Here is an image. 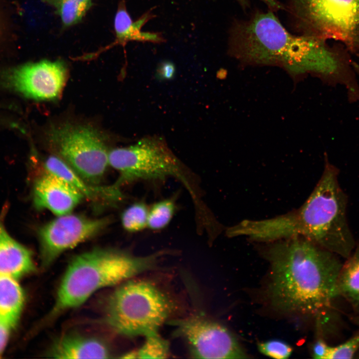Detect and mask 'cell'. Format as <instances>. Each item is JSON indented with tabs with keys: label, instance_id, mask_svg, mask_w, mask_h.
Instances as JSON below:
<instances>
[{
	"label": "cell",
	"instance_id": "6da1fadb",
	"mask_svg": "<svg viewBox=\"0 0 359 359\" xmlns=\"http://www.w3.org/2000/svg\"><path fill=\"white\" fill-rule=\"evenodd\" d=\"M264 243L271 306L287 314L315 317L319 325L339 320L335 303L340 257L301 237Z\"/></svg>",
	"mask_w": 359,
	"mask_h": 359
},
{
	"label": "cell",
	"instance_id": "7a4b0ae2",
	"mask_svg": "<svg viewBox=\"0 0 359 359\" xmlns=\"http://www.w3.org/2000/svg\"><path fill=\"white\" fill-rule=\"evenodd\" d=\"M229 52L247 64L280 66L295 78L312 73L346 89L356 81L347 53L330 47L323 39L291 34L271 11L257 14L235 27Z\"/></svg>",
	"mask_w": 359,
	"mask_h": 359
},
{
	"label": "cell",
	"instance_id": "3957f363",
	"mask_svg": "<svg viewBox=\"0 0 359 359\" xmlns=\"http://www.w3.org/2000/svg\"><path fill=\"white\" fill-rule=\"evenodd\" d=\"M165 252L137 256L116 249L97 248L75 256L61 279L47 319L79 307L101 289L152 269Z\"/></svg>",
	"mask_w": 359,
	"mask_h": 359
},
{
	"label": "cell",
	"instance_id": "277c9868",
	"mask_svg": "<svg viewBox=\"0 0 359 359\" xmlns=\"http://www.w3.org/2000/svg\"><path fill=\"white\" fill-rule=\"evenodd\" d=\"M176 308L173 300L156 284L132 278L108 296L101 321L120 335L145 337L159 332Z\"/></svg>",
	"mask_w": 359,
	"mask_h": 359
},
{
	"label": "cell",
	"instance_id": "5b68a950",
	"mask_svg": "<svg viewBox=\"0 0 359 359\" xmlns=\"http://www.w3.org/2000/svg\"><path fill=\"white\" fill-rule=\"evenodd\" d=\"M109 165L120 173L116 184L137 180H164L176 178L191 196L195 209L203 202L195 176L174 154L163 136L148 135L137 143L109 152Z\"/></svg>",
	"mask_w": 359,
	"mask_h": 359
},
{
	"label": "cell",
	"instance_id": "8992f818",
	"mask_svg": "<svg viewBox=\"0 0 359 359\" xmlns=\"http://www.w3.org/2000/svg\"><path fill=\"white\" fill-rule=\"evenodd\" d=\"M292 12L304 34L339 41L359 52V0H291Z\"/></svg>",
	"mask_w": 359,
	"mask_h": 359
},
{
	"label": "cell",
	"instance_id": "52a82bcc",
	"mask_svg": "<svg viewBox=\"0 0 359 359\" xmlns=\"http://www.w3.org/2000/svg\"><path fill=\"white\" fill-rule=\"evenodd\" d=\"M52 152L82 179L96 185L109 165V152L103 135L88 125L64 123L52 126L47 134Z\"/></svg>",
	"mask_w": 359,
	"mask_h": 359
},
{
	"label": "cell",
	"instance_id": "ba28073f",
	"mask_svg": "<svg viewBox=\"0 0 359 359\" xmlns=\"http://www.w3.org/2000/svg\"><path fill=\"white\" fill-rule=\"evenodd\" d=\"M175 336L184 339L196 359H245L247 355L230 331L200 314L169 322Z\"/></svg>",
	"mask_w": 359,
	"mask_h": 359
},
{
	"label": "cell",
	"instance_id": "9c48e42d",
	"mask_svg": "<svg viewBox=\"0 0 359 359\" xmlns=\"http://www.w3.org/2000/svg\"><path fill=\"white\" fill-rule=\"evenodd\" d=\"M109 223L106 218L70 214L58 216L39 230L42 265L47 267L64 252L94 237Z\"/></svg>",
	"mask_w": 359,
	"mask_h": 359
},
{
	"label": "cell",
	"instance_id": "30bf717a",
	"mask_svg": "<svg viewBox=\"0 0 359 359\" xmlns=\"http://www.w3.org/2000/svg\"><path fill=\"white\" fill-rule=\"evenodd\" d=\"M66 66L62 60H43L3 71L1 84L27 97L36 100L57 98L65 83Z\"/></svg>",
	"mask_w": 359,
	"mask_h": 359
},
{
	"label": "cell",
	"instance_id": "8fae6325",
	"mask_svg": "<svg viewBox=\"0 0 359 359\" xmlns=\"http://www.w3.org/2000/svg\"><path fill=\"white\" fill-rule=\"evenodd\" d=\"M33 187V200L39 209L58 216L70 213L85 197L76 188L57 175L45 171Z\"/></svg>",
	"mask_w": 359,
	"mask_h": 359
},
{
	"label": "cell",
	"instance_id": "7c38bea8",
	"mask_svg": "<svg viewBox=\"0 0 359 359\" xmlns=\"http://www.w3.org/2000/svg\"><path fill=\"white\" fill-rule=\"evenodd\" d=\"M48 355L56 359H106L111 353L107 344L99 339L69 333L53 342Z\"/></svg>",
	"mask_w": 359,
	"mask_h": 359
},
{
	"label": "cell",
	"instance_id": "4fadbf2b",
	"mask_svg": "<svg viewBox=\"0 0 359 359\" xmlns=\"http://www.w3.org/2000/svg\"><path fill=\"white\" fill-rule=\"evenodd\" d=\"M35 270L31 252L14 239L0 220V275L18 279Z\"/></svg>",
	"mask_w": 359,
	"mask_h": 359
},
{
	"label": "cell",
	"instance_id": "5bb4252c",
	"mask_svg": "<svg viewBox=\"0 0 359 359\" xmlns=\"http://www.w3.org/2000/svg\"><path fill=\"white\" fill-rule=\"evenodd\" d=\"M45 171L59 177L76 188L84 196L91 200L105 199L117 200L122 197L119 186H101L92 185L82 179L65 162L57 156L48 157L44 164Z\"/></svg>",
	"mask_w": 359,
	"mask_h": 359
},
{
	"label": "cell",
	"instance_id": "9a60e30c",
	"mask_svg": "<svg viewBox=\"0 0 359 359\" xmlns=\"http://www.w3.org/2000/svg\"><path fill=\"white\" fill-rule=\"evenodd\" d=\"M341 268L336 295L347 304L351 319L359 325V242Z\"/></svg>",
	"mask_w": 359,
	"mask_h": 359
},
{
	"label": "cell",
	"instance_id": "2e32d148",
	"mask_svg": "<svg viewBox=\"0 0 359 359\" xmlns=\"http://www.w3.org/2000/svg\"><path fill=\"white\" fill-rule=\"evenodd\" d=\"M153 16L151 12H148L137 21H134L126 8L125 3H121L114 20L117 40L121 43L131 40L153 43L163 42L164 38L159 33L143 32L141 30L143 26Z\"/></svg>",
	"mask_w": 359,
	"mask_h": 359
},
{
	"label": "cell",
	"instance_id": "e0dca14e",
	"mask_svg": "<svg viewBox=\"0 0 359 359\" xmlns=\"http://www.w3.org/2000/svg\"><path fill=\"white\" fill-rule=\"evenodd\" d=\"M25 301L18 279L0 275V319L15 327Z\"/></svg>",
	"mask_w": 359,
	"mask_h": 359
},
{
	"label": "cell",
	"instance_id": "ac0fdd59",
	"mask_svg": "<svg viewBox=\"0 0 359 359\" xmlns=\"http://www.w3.org/2000/svg\"><path fill=\"white\" fill-rule=\"evenodd\" d=\"M143 345L138 350L124 355L128 359H166L170 355L168 341L159 332L150 333L145 337Z\"/></svg>",
	"mask_w": 359,
	"mask_h": 359
},
{
	"label": "cell",
	"instance_id": "d6986e66",
	"mask_svg": "<svg viewBox=\"0 0 359 359\" xmlns=\"http://www.w3.org/2000/svg\"><path fill=\"white\" fill-rule=\"evenodd\" d=\"M52 6L60 16L63 25L69 27L81 21L91 5L77 0H43Z\"/></svg>",
	"mask_w": 359,
	"mask_h": 359
},
{
	"label": "cell",
	"instance_id": "ffe728a7",
	"mask_svg": "<svg viewBox=\"0 0 359 359\" xmlns=\"http://www.w3.org/2000/svg\"><path fill=\"white\" fill-rule=\"evenodd\" d=\"M176 209L175 199L160 200L149 208L147 227L154 230L166 227L170 222Z\"/></svg>",
	"mask_w": 359,
	"mask_h": 359
},
{
	"label": "cell",
	"instance_id": "44dd1931",
	"mask_svg": "<svg viewBox=\"0 0 359 359\" xmlns=\"http://www.w3.org/2000/svg\"><path fill=\"white\" fill-rule=\"evenodd\" d=\"M149 208L144 202H136L129 206L121 215L123 228L133 232L147 227Z\"/></svg>",
	"mask_w": 359,
	"mask_h": 359
},
{
	"label": "cell",
	"instance_id": "7402d4cb",
	"mask_svg": "<svg viewBox=\"0 0 359 359\" xmlns=\"http://www.w3.org/2000/svg\"><path fill=\"white\" fill-rule=\"evenodd\" d=\"M359 353V328L347 340L336 346L328 344L325 359H353Z\"/></svg>",
	"mask_w": 359,
	"mask_h": 359
},
{
	"label": "cell",
	"instance_id": "603a6c76",
	"mask_svg": "<svg viewBox=\"0 0 359 359\" xmlns=\"http://www.w3.org/2000/svg\"><path fill=\"white\" fill-rule=\"evenodd\" d=\"M258 348L263 355L277 359L288 358L292 352V348L288 344L278 340L259 343Z\"/></svg>",
	"mask_w": 359,
	"mask_h": 359
},
{
	"label": "cell",
	"instance_id": "cb8c5ba5",
	"mask_svg": "<svg viewBox=\"0 0 359 359\" xmlns=\"http://www.w3.org/2000/svg\"><path fill=\"white\" fill-rule=\"evenodd\" d=\"M14 327L0 319V358L7 346L12 330Z\"/></svg>",
	"mask_w": 359,
	"mask_h": 359
},
{
	"label": "cell",
	"instance_id": "d4e9b609",
	"mask_svg": "<svg viewBox=\"0 0 359 359\" xmlns=\"http://www.w3.org/2000/svg\"><path fill=\"white\" fill-rule=\"evenodd\" d=\"M175 73V67L170 62H165L160 65L157 75L160 80L171 79Z\"/></svg>",
	"mask_w": 359,
	"mask_h": 359
},
{
	"label": "cell",
	"instance_id": "484cf974",
	"mask_svg": "<svg viewBox=\"0 0 359 359\" xmlns=\"http://www.w3.org/2000/svg\"><path fill=\"white\" fill-rule=\"evenodd\" d=\"M328 344L323 339L319 338L312 348V356L315 359H325Z\"/></svg>",
	"mask_w": 359,
	"mask_h": 359
},
{
	"label": "cell",
	"instance_id": "4316f807",
	"mask_svg": "<svg viewBox=\"0 0 359 359\" xmlns=\"http://www.w3.org/2000/svg\"><path fill=\"white\" fill-rule=\"evenodd\" d=\"M269 6L274 8L279 9L281 8V5L276 0H261Z\"/></svg>",
	"mask_w": 359,
	"mask_h": 359
},
{
	"label": "cell",
	"instance_id": "83f0119b",
	"mask_svg": "<svg viewBox=\"0 0 359 359\" xmlns=\"http://www.w3.org/2000/svg\"><path fill=\"white\" fill-rule=\"evenodd\" d=\"M77 1L83 3L92 5V0H77Z\"/></svg>",
	"mask_w": 359,
	"mask_h": 359
},
{
	"label": "cell",
	"instance_id": "f1b7e54d",
	"mask_svg": "<svg viewBox=\"0 0 359 359\" xmlns=\"http://www.w3.org/2000/svg\"><path fill=\"white\" fill-rule=\"evenodd\" d=\"M1 32V23H0V33Z\"/></svg>",
	"mask_w": 359,
	"mask_h": 359
},
{
	"label": "cell",
	"instance_id": "f546056e",
	"mask_svg": "<svg viewBox=\"0 0 359 359\" xmlns=\"http://www.w3.org/2000/svg\"></svg>",
	"mask_w": 359,
	"mask_h": 359
}]
</instances>
